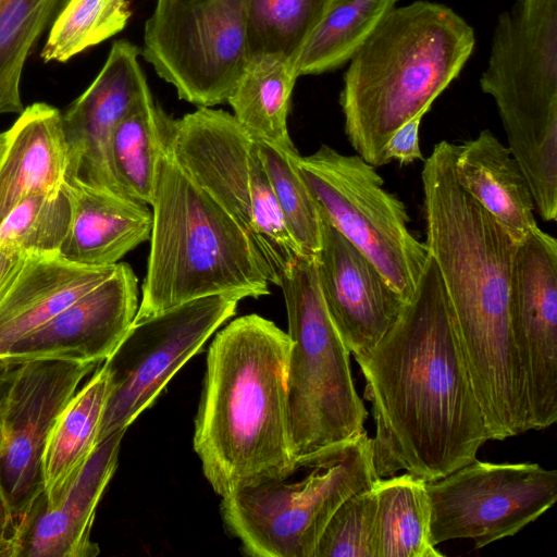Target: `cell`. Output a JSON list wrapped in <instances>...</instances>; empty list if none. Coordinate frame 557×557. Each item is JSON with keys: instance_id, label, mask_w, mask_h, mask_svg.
<instances>
[{"instance_id": "83f0119b", "label": "cell", "mask_w": 557, "mask_h": 557, "mask_svg": "<svg viewBox=\"0 0 557 557\" xmlns=\"http://www.w3.org/2000/svg\"><path fill=\"white\" fill-rule=\"evenodd\" d=\"M398 0H332L293 70L304 75L332 71L349 61Z\"/></svg>"}, {"instance_id": "74e56055", "label": "cell", "mask_w": 557, "mask_h": 557, "mask_svg": "<svg viewBox=\"0 0 557 557\" xmlns=\"http://www.w3.org/2000/svg\"><path fill=\"white\" fill-rule=\"evenodd\" d=\"M13 366L5 359L0 358V388Z\"/></svg>"}, {"instance_id": "4fadbf2b", "label": "cell", "mask_w": 557, "mask_h": 557, "mask_svg": "<svg viewBox=\"0 0 557 557\" xmlns=\"http://www.w3.org/2000/svg\"><path fill=\"white\" fill-rule=\"evenodd\" d=\"M238 301L233 296L212 295L133 321L112 356L102 362L110 374L111 393L99 443L127 429L154 401L174 374L235 314Z\"/></svg>"}, {"instance_id": "30bf717a", "label": "cell", "mask_w": 557, "mask_h": 557, "mask_svg": "<svg viewBox=\"0 0 557 557\" xmlns=\"http://www.w3.org/2000/svg\"><path fill=\"white\" fill-rule=\"evenodd\" d=\"M319 212L363 252L408 302L430 257L408 227L405 203L387 191L376 168L330 146L297 158Z\"/></svg>"}, {"instance_id": "ba28073f", "label": "cell", "mask_w": 557, "mask_h": 557, "mask_svg": "<svg viewBox=\"0 0 557 557\" xmlns=\"http://www.w3.org/2000/svg\"><path fill=\"white\" fill-rule=\"evenodd\" d=\"M168 147L185 172L238 223L263 260L270 283L302 255L289 235L258 141L233 114L199 107L169 120Z\"/></svg>"}, {"instance_id": "7c38bea8", "label": "cell", "mask_w": 557, "mask_h": 557, "mask_svg": "<svg viewBox=\"0 0 557 557\" xmlns=\"http://www.w3.org/2000/svg\"><path fill=\"white\" fill-rule=\"evenodd\" d=\"M99 364L74 358L30 359L14 364L0 388V480L24 544L45 506L40 458L47 434Z\"/></svg>"}, {"instance_id": "9a60e30c", "label": "cell", "mask_w": 557, "mask_h": 557, "mask_svg": "<svg viewBox=\"0 0 557 557\" xmlns=\"http://www.w3.org/2000/svg\"><path fill=\"white\" fill-rule=\"evenodd\" d=\"M508 311L527 379L531 430L557 420V242L539 226L518 244Z\"/></svg>"}, {"instance_id": "9c48e42d", "label": "cell", "mask_w": 557, "mask_h": 557, "mask_svg": "<svg viewBox=\"0 0 557 557\" xmlns=\"http://www.w3.org/2000/svg\"><path fill=\"white\" fill-rule=\"evenodd\" d=\"M304 480H269L222 497L226 530L253 557H313L319 539L337 507L372 487L379 475L367 431L347 442Z\"/></svg>"}, {"instance_id": "ac0fdd59", "label": "cell", "mask_w": 557, "mask_h": 557, "mask_svg": "<svg viewBox=\"0 0 557 557\" xmlns=\"http://www.w3.org/2000/svg\"><path fill=\"white\" fill-rule=\"evenodd\" d=\"M138 309V278L127 263L22 337L1 357L11 364L37 358H74L102 363L112 356Z\"/></svg>"}, {"instance_id": "4316f807", "label": "cell", "mask_w": 557, "mask_h": 557, "mask_svg": "<svg viewBox=\"0 0 557 557\" xmlns=\"http://www.w3.org/2000/svg\"><path fill=\"white\" fill-rule=\"evenodd\" d=\"M169 120L151 96L115 126L110 140V166L121 196L151 203Z\"/></svg>"}, {"instance_id": "e0dca14e", "label": "cell", "mask_w": 557, "mask_h": 557, "mask_svg": "<svg viewBox=\"0 0 557 557\" xmlns=\"http://www.w3.org/2000/svg\"><path fill=\"white\" fill-rule=\"evenodd\" d=\"M320 231L315 259L321 294L343 342L358 357L376 345L407 302L321 213Z\"/></svg>"}, {"instance_id": "7402d4cb", "label": "cell", "mask_w": 557, "mask_h": 557, "mask_svg": "<svg viewBox=\"0 0 557 557\" xmlns=\"http://www.w3.org/2000/svg\"><path fill=\"white\" fill-rule=\"evenodd\" d=\"M65 185L73 201L72 224L59 256L67 262L104 267L150 239L148 205L79 183Z\"/></svg>"}, {"instance_id": "d6986e66", "label": "cell", "mask_w": 557, "mask_h": 557, "mask_svg": "<svg viewBox=\"0 0 557 557\" xmlns=\"http://www.w3.org/2000/svg\"><path fill=\"white\" fill-rule=\"evenodd\" d=\"M116 264L79 265L59 255L27 256L0 294V358L73 301L111 276Z\"/></svg>"}, {"instance_id": "8fae6325", "label": "cell", "mask_w": 557, "mask_h": 557, "mask_svg": "<svg viewBox=\"0 0 557 557\" xmlns=\"http://www.w3.org/2000/svg\"><path fill=\"white\" fill-rule=\"evenodd\" d=\"M249 0H157L141 55L198 107L227 102L249 59Z\"/></svg>"}, {"instance_id": "f1b7e54d", "label": "cell", "mask_w": 557, "mask_h": 557, "mask_svg": "<svg viewBox=\"0 0 557 557\" xmlns=\"http://www.w3.org/2000/svg\"><path fill=\"white\" fill-rule=\"evenodd\" d=\"M67 0H0V115L21 114L25 62Z\"/></svg>"}, {"instance_id": "1f68e13d", "label": "cell", "mask_w": 557, "mask_h": 557, "mask_svg": "<svg viewBox=\"0 0 557 557\" xmlns=\"http://www.w3.org/2000/svg\"><path fill=\"white\" fill-rule=\"evenodd\" d=\"M259 153L269 177L286 228L302 255H317L320 249V213L304 182L294 144L280 146L257 140Z\"/></svg>"}, {"instance_id": "2e32d148", "label": "cell", "mask_w": 557, "mask_h": 557, "mask_svg": "<svg viewBox=\"0 0 557 557\" xmlns=\"http://www.w3.org/2000/svg\"><path fill=\"white\" fill-rule=\"evenodd\" d=\"M140 54L131 41H114L94 82L62 113L65 182L120 195L110 166L111 136L126 114L152 96Z\"/></svg>"}, {"instance_id": "484cf974", "label": "cell", "mask_w": 557, "mask_h": 557, "mask_svg": "<svg viewBox=\"0 0 557 557\" xmlns=\"http://www.w3.org/2000/svg\"><path fill=\"white\" fill-rule=\"evenodd\" d=\"M425 483L408 472L376 480L375 557L443 556L430 541Z\"/></svg>"}, {"instance_id": "5b68a950", "label": "cell", "mask_w": 557, "mask_h": 557, "mask_svg": "<svg viewBox=\"0 0 557 557\" xmlns=\"http://www.w3.org/2000/svg\"><path fill=\"white\" fill-rule=\"evenodd\" d=\"M150 205V251L134 321L201 297L270 293L267 267L249 237L177 163L166 137Z\"/></svg>"}, {"instance_id": "277c9868", "label": "cell", "mask_w": 557, "mask_h": 557, "mask_svg": "<svg viewBox=\"0 0 557 557\" xmlns=\"http://www.w3.org/2000/svg\"><path fill=\"white\" fill-rule=\"evenodd\" d=\"M473 28L450 8L414 1L392 8L349 60L339 103L358 156L379 168L392 135L424 115L474 48Z\"/></svg>"}, {"instance_id": "8992f818", "label": "cell", "mask_w": 557, "mask_h": 557, "mask_svg": "<svg viewBox=\"0 0 557 557\" xmlns=\"http://www.w3.org/2000/svg\"><path fill=\"white\" fill-rule=\"evenodd\" d=\"M480 86L497 107L535 209L557 219V0H515L495 25Z\"/></svg>"}, {"instance_id": "5bb4252c", "label": "cell", "mask_w": 557, "mask_h": 557, "mask_svg": "<svg viewBox=\"0 0 557 557\" xmlns=\"http://www.w3.org/2000/svg\"><path fill=\"white\" fill-rule=\"evenodd\" d=\"M425 486L431 543L469 539L482 548L513 536L556 503L557 471L474 459Z\"/></svg>"}, {"instance_id": "44dd1931", "label": "cell", "mask_w": 557, "mask_h": 557, "mask_svg": "<svg viewBox=\"0 0 557 557\" xmlns=\"http://www.w3.org/2000/svg\"><path fill=\"white\" fill-rule=\"evenodd\" d=\"M127 429L101 441L86 467L61 502L42 508L27 534L23 556L94 557L98 544L91 541L98 504L117 467L119 451Z\"/></svg>"}, {"instance_id": "8d00e7d4", "label": "cell", "mask_w": 557, "mask_h": 557, "mask_svg": "<svg viewBox=\"0 0 557 557\" xmlns=\"http://www.w3.org/2000/svg\"><path fill=\"white\" fill-rule=\"evenodd\" d=\"M26 257L20 251L0 246V294L22 269Z\"/></svg>"}, {"instance_id": "3957f363", "label": "cell", "mask_w": 557, "mask_h": 557, "mask_svg": "<svg viewBox=\"0 0 557 557\" xmlns=\"http://www.w3.org/2000/svg\"><path fill=\"white\" fill-rule=\"evenodd\" d=\"M290 338L256 313L219 331L207 354L194 450L221 497L297 469L289 434Z\"/></svg>"}, {"instance_id": "d4e9b609", "label": "cell", "mask_w": 557, "mask_h": 557, "mask_svg": "<svg viewBox=\"0 0 557 557\" xmlns=\"http://www.w3.org/2000/svg\"><path fill=\"white\" fill-rule=\"evenodd\" d=\"M296 79L292 63L282 55L257 54L248 59L227 103L253 139L293 145L287 116Z\"/></svg>"}, {"instance_id": "e575fe53", "label": "cell", "mask_w": 557, "mask_h": 557, "mask_svg": "<svg viewBox=\"0 0 557 557\" xmlns=\"http://www.w3.org/2000/svg\"><path fill=\"white\" fill-rule=\"evenodd\" d=\"M422 116L419 114L406 122L388 139L384 150L387 163L397 160L400 164H409L417 159L423 160L419 141Z\"/></svg>"}, {"instance_id": "4dcf8cb0", "label": "cell", "mask_w": 557, "mask_h": 557, "mask_svg": "<svg viewBox=\"0 0 557 557\" xmlns=\"http://www.w3.org/2000/svg\"><path fill=\"white\" fill-rule=\"evenodd\" d=\"M73 201L65 185L22 200L0 226V246L25 256H54L67 237Z\"/></svg>"}, {"instance_id": "cb8c5ba5", "label": "cell", "mask_w": 557, "mask_h": 557, "mask_svg": "<svg viewBox=\"0 0 557 557\" xmlns=\"http://www.w3.org/2000/svg\"><path fill=\"white\" fill-rule=\"evenodd\" d=\"M110 393V374L101 363L53 421L40 458L44 508L61 502L98 447Z\"/></svg>"}, {"instance_id": "52a82bcc", "label": "cell", "mask_w": 557, "mask_h": 557, "mask_svg": "<svg viewBox=\"0 0 557 557\" xmlns=\"http://www.w3.org/2000/svg\"><path fill=\"white\" fill-rule=\"evenodd\" d=\"M290 349L287 406L297 468L323 466L364 432L368 411L351 376L350 351L324 304L315 255H298L282 274Z\"/></svg>"}, {"instance_id": "f546056e", "label": "cell", "mask_w": 557, "mask_h": 557, "mask_svg": "<svg viewBox=\"0 0 557 557\" xmlns=\"http://www.w3.org/2000/svg\"><path fill=\"white\" fill-rule=\"evenodd\" d=\"M332 0H249L248 51L277 54L294 65Z\"/></svg>"}, {"instance_id": "7a4b0ae2", "label": "cell", "mask_w": 557, "mask_h": 557, "mask_svg": "<svg viewBox=\"0 0 557 557\" xmlns=\"http://www.w3.org/2000/svg\"><path fill=\"white\" fill-rule=\"evenodd\" d=\"M455 144L441 140L421 173L426 246L442 276L491 440L529 430L527 379L509 320L517 242L457 182Z\"/></svg>"}, {"instance_id": "f35d334b", "label": "cell", "mask_w": 557, "mask_h": 557, "mask_svg": "<svg viewBox=\"0 0 557 557\" xmlns=\"http://www.w3.org/2000/svg\"><path fill=\"white\" fill-rule=\"evenodd\" d=\"M3 141H4V133H1L0 134V149H1L2 145H3Z\"/></svg>"}, {"instance_id": "d590c367", "label": "cell", "mask_w": 557, "mask_h": 557, "mask_svg": "<svg viewBox=\"0 0 557 557\" xmlns=\"http://www.w3.org/2000/svg\"><path fill=\"white\" fill-rule=\"evenodd\" d=\"M24 541L18 534L11 507L0 480V556H23Z\"/></svg>"}, {"instance_id": "603a6c76", "label": "cell", "mask_w": 557, "mask_h": 557, "mask_svg": "<svg viewBox=\"0 0 557 557\" xmlns=\"http://www.w3.org/2000/svg\"><path fill=\"white\" fill-rule=\"evenodd\" d=\"M454 173L517 243L537 226L528 181L509 148L490 129L455 145Z\"/></svg>"}, {"instance_id": "ffe728a7", "label": "cell", "mask_w": 557, "mask_h": 557, "mask_svg": "<svg viewBox=\"0 0 557 557\" xmlns=\"http://www.w3.org/2000/svg\"><path fill=\"white\" fill-rule=\"evenodd\" d=\"M66 169L62 113L46 102L24 108L0 149V226L26 197L60 188Z\"/></svg>"}, {"instance_id": "6da1fadb", "label": "cell", "mask_w": 557, "mask_h": 557, "mask_svg": "<svg viewBox=\"0 0 557 557\" xmlns=\"http://www.w3.org/2000/svg\"><path fill=\"white\" fill-rule=\"evenodd\" d=\"M355 359L375 422L371 442L379 478L405 470L425 482L442 479L476 459L491 440L431 255L398 319Z\"/></svg>"}, {"instance_id": "836d02e7", "label": "cell", "mask_w": 557, "mask_h": 557, "mask_svg": "<svg viewBox=\"0 0 557 557\" xmlns=\"http://www.w3.org/2000/svg\"><path fill=\"white\" fill-rule=\"evenodd\" d=\"M375 517L374 487L354 493L330 518L313 557H375Z\"/></svg>"}, {"instance_id": "d6a6232c", "label": "cell", "mask_w": 557, "mask_h": 557, "mask_svg": "<svg viewBox=\"0 0 557 557\" xmlns=\"http://www.w3.org/2000/svg\"><path fill=\"white\" fill-rule=\"evenodd\" d=\"M131 15L128 0H67L51 24L40 58L66 62L120 33Z\"/></svg>"}]
</instances>
